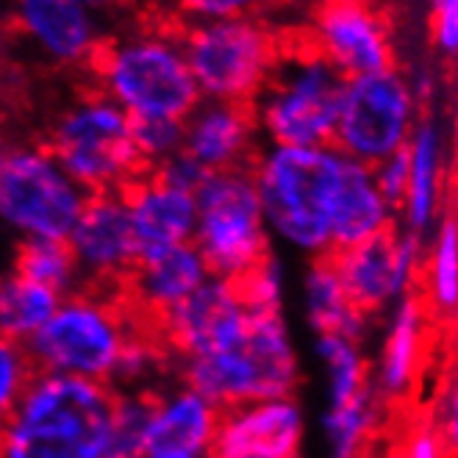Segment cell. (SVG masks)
Wrapping results in <instances>:
<instances>
[{
  "mask_svg": "<svg viewBox=\"0 0 458 458\" xmlns=\"http://www.w3.org/2000/svg\"><path fill=\"white\" fill-rule=\"evenodd\" d=\"M131 208L133 231H137L142 259L192 245L198 231V195L173 190L156 175L145 173L123 192ZM140 259V261H142Z\"/></svg>",
  "mask_w": 458,
  "mask_h": 458,
  "instance_id": "obj_22",
  "label": "cell"
},
{
  "mask_svg": "<svg viewBox=\"0 0 458 458\" xmlns=\"http://www.w3.org/2000/svg\"><path fill=\"white\" fill-rule=\"evenodd\" d=\"M239 289L245 294L250 311H269L281 314L284 309V289H286V269L278 256L264 259L248 278L239 281Z\"/></svg>",
  "mask_w": 458,
  "mask_h": 458,
  "instance_id": "obj_32",
  "label": "cell"
},
{
  "mask_svg": "<svg viewBox=\"0 0 458 458\" xmlns=\"http://www.w3.org/2000/svg\"><path fill=\"white\" fill-rule=\"evenodd\" d=\"M425 250L428 239L394 225L356 248L334 253V261L353 306L375 319L420 292Z\"/></svg>",
  "mask_w": 458,
  "mask_h": 458,
  "instance_id": "obj_12",
  "label": "cell"
},
{
  "mask_svg": "<svg viewBox=\"0 0 458 458\" xmlns=\"http://www.w3.org/2000/svg\"><path fill=\"white\" fill-rule=\"evenodd\" d=\"M12 25L22 42L56 67H92L103 47L98 14L78 0H12Z\"/></svg>",
  "mask_w": 458,
  "mask_h": 458,
  "instance_id": "obj_17",
  "label": "cell"
},
{
  "mask_svg": "<svg viewBox=\"0 0 458 458\" xmlns=\"http://www.w3.org/2000/svg\"><path fill=\"white\" fill-rule=\"evenodd\" d=\"M62 294L12 273L0 286V331L4 339L29 344L62 306Z\"/></svg>",
  "mask_w": 458,
  "mask_h": 458,
  "instance_id": "obj_27",
  "label": "cell"
},
{
  "mask_svg": "<svg viewBox=\"0 0 458 458\" xmlns=\"http://www.w3.org/2000/svg\"><path fill=\"white\" fill-rule=\"evenodd\" d=\"M434 428L447 458H458V384L447 381L437 400V417Z\"/></svg>",
  "mask_w": 458,
  "mask_h": 458,
  "instance_id": "obj_38",
  "label": "cell"
},
{
  "mask_svg": "<svg viewBox=\"0 0 458 458\" xmlns=\"http://www.w3.org/2000/svg\"><path fill=\"white\" fill-rule=\"evenodd\" d=\"M411 183L409 195L397 214V225L409 233L428 239L447 211L450 181V145L439 120L422 117L409 142Z\"/></svg>",
  "mask_w": 458,
  "mask_h": 458,
  "instance_id": "obj_21",
  "label": "cell"
},
{
  "mask_svg": "<svg viewBox=\"0 0 458 458\" xmlns=\"http://www.w3.org/2000/svg\"><path fill=\"white\" fill-rule=\"evenodd\" d=\"M142 322L131 306L120 303V294L78 289L67 294L53 319L25 347L39 372L112 386L125 344Z\"/></svg>",
  "mask_w": 458,
  "mask_h": 458,
  "instance_id": "obj_5",
  "label": "cell"
},
{
  "mask_svg": "<svg viewBox=\"0 0 458 458\" xmlns=\"http://www.w3.org/2000/svg\"><path fill=\"white\" fill-rule=\"evenodd\" d=\"M175 9L198 22H214V20H236V17H256L269 0H173Z\"/></svg>",
  "mask_w": 458,
  "mask_h": 458,
  "instance_id": "obj_34",
  "label": "cell"
},
{
  "mask_svg": "<svg viewBox=\"0 0 458 458\" xmlns=\"http://www.w3.org/2000/svg\"><path fill=\"white\" fill-rule=\"evenodd\" d=\"M394 458H447L434 422H417L400 439Z\"/></svg>",
  "mask_w": 458,
  "mask_h": 458,
  "instance_id": "obj_39",
  "label": "cell"
},
{
  "mask_svg": "<svg viewBox=\"0 0 458 458\" xmlns=\"http://www.w3.org/2000/svg\"><path fill=\"white\" fill-rule=\"evenodd\" d=\"M37 372L39 367L34 364L29 347L4 339L0 344V406H4V414L22 397V392L37 378Z\"/></svg>",
  "mask_w": 458,
  "mask_h": 458,
  "instance_id": "obj_33",
  "label": "cell"
},
{
  "mask_svg": "<svg viewBox=\"0 0 458 458\" xmlns=\"http://www.w3.org/2000/svg\"><path fill=\"white\" fill-rule=\"evenodd\" d=\"M208 278L211 269L200 250L195 245H181L142 259L125 284L123 298L145 322L156 326L161 317L190 301Z\"/></svg>",
  "mask_w": 458,
  "mask_h": 458,
  "instance_id": "obj_20",
  "label": "cell"
},
{
  "mask_svg": "<svg viewBox=\"0 0 458 458\" xmlns=\"http://www.w3.org/2000/svg\"><path fill=\"white\" fill-rule=\"evenodd\" d=\"M145 458H211V455H145Z\"/></svg>",
  "mask_w": 458,
  "mask_h": 458,
  "instance_id": "obj_42",
  "label": "cell"
},
{
  "mask_svg": "<svg viewBox=\"0 0 458 458\" xmlns=\"http://www.w3.org/2000/svg\"><path fill=\"white\" fill-rule=\"evenodd\" d=\"M45 145L89 195L125 192L148 173L133 142V120L100 92L64 106L50 123Z\"/></svg>",
  "mask_w": 458,
  "mask_h": 458,
  "instance_id": "obj_7",
  "label": "cell"
},
{
  "mask_svg": "<svg viewBox=\"0 0 458 458\" xmlns=\"http://www.w3.org/2000/svg\"><path fill=\"white\" fill-rule=\"evenodd\" d=\"M306 37L347 81L394 67L392 29L375 0H317Z\"/></svg>",
  "mask_w": 458,
  "mask_h": 458,
  "instance_id": "obj_13",
  "label": "cell"
},
{
  "mask_svg": "<svg viewBox=\"0 0 458 458\" xmlns=\"http://www.w3.org/2000/svg\"><path fill=\"white\" fill-rule=\"evenodd\" d=\"M375 183H378L381 195L386 198V203L400 214L403 203H406L409 195V183H411V158H409V148L400 150L389 158H384L381 165L372 167Z\"/></svg>",
  "mask_w": 458,
  "mask_h": 458,
  "instance_id": "obj_35",
  "label": "cell"
},
{
  "mask_svg": "<svg viewBox=\"0 0 458 458\" xmlns=\"http://www.w3.org/2000/svg\"><path fill=\"white\" fill-rule=\"evenodd\" d=\"M434 322L420 292L409 294L386 314L384 339L372 364V386L386 409L414 397L428 367Z\"/></svg>",
  "mask_w": 458,
  "mask_h": 458,
  "instance_id": "obj_18",
  "label": "cell"
},
{
  "mask_svg": "<svg viewBox=\"0 0 458 458\" xmlns=\"http://www.w3.org/2000/svg\"><path fill=\"white\" fill-rule=\"evenodd\" d=\"M14 273L59 292L62 298L84 289V278L67 239H20L14 250Z\"/></svg>",
  "mask_w": 458,
  "mask_h": 458,
  "instance_id": "obj_29",
  "label": "cell"
},
{
  "mask_svg": "<svg viewBox=\"0 0 458 458\" xmlns=\"http://www.w3.org/2000/svg\"><path fill=\"white\" fill-rule=\"evenodd\" d=\"M133 142H137V150L150 173L183 150V120H167V117L133 120Z\"/></svg>",
  "mask_w": 458,
  "mask_h": 458,
  "instance_id": "obj_31",
  "label": "cell"
},
{
  "mask_svg": "<svg viewBox=\"0 0 458 458\" xmlns=\"http://www.w3.org/2000/svg\"><path fill=\"white\" fill-rule=\"evenodd\" d=\"M186 59L203 100L248 103L264 92L284 47L259 17L198 22L183 34Z\"/></svg>",
  "mask_w": 458,
  "mask_h": 458,
  "instance_id": "obj_9",
  "label": "cell"
},
{
  "mask_svg": "<svg viewBox=\"0 0 458 458\" xmlns=\"http://www.w3.org/2000/svg\"><path fill=\"white\" fill-rule=\"evenodd\" d=\"M314 353L326 369L328 406H342V403L372 389V364L359 339L339 334L317 336Z\"/></svg>",
  "mask_w": 458,
  "mask_h": 458,
  "instance_id": "obj_28",
  "label": "cell"
},
{
  "mask_svg": "<svg viewBox=\"0 0 458 458\" xmlns=\"http://www.w3.org/2000/svg\"><path fill=\"white\" fill-rule=\"evenodd\" d=\"M78 4H84L92 14H106V12H112L114 6H120L123 0H78Z\"/></svg>",
  "mask_w": 458,
  "mask_h": 458,
  "instance_id": "obj_41",
  "label": "cell"
},
{
  "mask_svg": "<svg viewBox=\"0 0 458 458\" xmlns=\"http://www.w3.org/2000/svg\"><path fill=\"white\" fill-rule=\"evenodd\" d=\"M220 420L223 409L190 384L156 389L148 455H211Z\"/></svg>",
  "mask_w": 458,
  "mask_h": 458,
  "instance_id": "obj_23",
  "label": "cell"
},
{
  "mask_svg": "<svg viewBox=\"0 0 458 458\" xmlns=\"http://www.w3.org/2000/svg\"><path fill=\"white\" fill-rule=\"evenodd\" d=\"M303 309L314 336H350L364 342L372 319L364 317L342 284L334 256L311 259L303 273Z\"/></svg>",
  "mask_w": 458,
  "mask_h": 458,
  "instance_id": "obj_24",
  "label": "cell"
},
{
  "mask_svg": "<svg viewBox=\"0 0 458 458\" xmlns=\"http://www.w3.org/2000/svg\"><path fill=\"white\" fill-rule=\"evenodd\" d=\"M384 411L386 403L375 386L342 406H328L322 414L328 458H369V447L384 425Z\"/></svg>",
  "mask_w": 458,
  "mask_h": 458,
  "instance_id": "obj_26",
  "label": "cell"
},
{
  "mask_svg": "<svg viewBox=\"0 0 458 458\" xmlns=\"http://www.w3.org/2000/svg\"><path fill=\"white\" fill-rule=\"evenodd\" d=\"M353 161L336 145H264L253 175L273 239L309 261L334 256V220Z\"/></svg>",
  "mask_w": 458,
  "mask_h": 458,
  "instance_id": "obj_1",
  "label": "cell"
},
{
  "mask_svg": "<svg viewBox=\"0 0 458 458\" xmlns=\"http://www.w3.org/2000/svg\"><path fill=\"white\" fill-rule=\"evenodd\" d=\"M153 406H156V389L117 392L109 458H145L148 455Z\"/></svg>",
  "mask_w": 458,
  "mask_h": 458,
  "instance_id": "obj_30",
  "label": "cell"
},
{
  "mask_svg": "<svg viewBox=\"0 0 458 458\" xmlns=\"http://www.w3.org/2000/svg\"><path fill=\"white\" fill-rule=\"evenodd\" d=\"M422 123V100L400 67L347 81L334 145L367 167L406 150Z\"/></svg>",
  "mask_w": 458,
  "mask_h": 458,
  "instance_id": "obj_11",
  "label": "cell"
},
{
  "mask_svg": "<svg viewBox=\"0 0 458 458\" xmlns=\"http://www.w3.org/2000/svg\"><path fill=\"white\" fill-rule=\"evenodd\" d=\"M347 78L309 45L286 50L269 84L253 100L256 123L267 145L322 148L334 145Z\"/></svg>",
  "mask_w": 458,
  "mask_h": 458,
  "instance_id": "obj_6",
  "label": "cell"
},
{
  "mask_svg": "<svg viewBox=\"0 0 458 458\" xmlns=\"http://www.w3.org/2000/svg\"><path fill=\"white\" fill-rule=\"evenodd\" d=\"M455 326H458V319H455Z\"/></svg>",
  "mask_w": 458,
  "mask_h": 458,
  "instance_id": "obj_44",
  "label": "cell"
},
{
  "mask_svg": "<svg viewBox=\"0 0 458 458\" xmlns=\"http://www.w3.org/2000/svg\"><path fill=\"white\" fill-rule=\"evenodd\" d=\"M178 375L225 411L253 400L294 397L301 364L284 314L250 311L248 334L233 347L183 359L178 361Z\"/></svg>",
  "mask_w": 458,
  "mask_h": 458,
  "instance_id": "obj_4",
  "label": "cell"
},
{
  "mask_svg": "<svg viewBox=\"0 0 458 458\" xmlns=\"http://www.w3.org/2000/svg\"><path fill=\"white\" fill-rule=\"evenodd\" d=\"M256 112L248 103L203 100L183 120V150L198 158L208 173L253 167L264 145Z\"/></svg>",
  "mask_w": 458,
  "mask_h": 458,
  "instance_id": "obj_19",
  "label": "cell"
},
{
  "mask_svg": "<svg viewBox=\"0 0 458 458\" xmlns=\"http://www.w3.org/2000/svg\"><path fill=\"white\" fill-rule=\"evenodd\" d=\"M67 242L75 253L84 289L123 294L142 259L123 192L92 195Z\"/></svg>",
  "mask_w": 458,
  "mask_h": 458,
  "instance_id": "obj_14",
  "label": "cell"
},
{
  "mask_svg": "<svg viewBox=\"0 0 458 458\" xmlns=\"http://www.w3.org/2000/svg\"><path fill=\"white\" fill-rule=\"evenodd\" d=\"M430 42L445 59H458V0H430Z\"/></svg>",
  "mask_w": 458,
  "mask_h": 458,
  "instance_id": "obj_37",
  "label": "cell"
},
{
  "mask_svg": "<svg viewBox=\"0 0 458 458\" xmlns=\"http://www.w3.org/2000/svg\"><path fill=\"white\" fill-rule=\"evenodd\" d=\"M250 309L236 281L208 278L190 301L156 322L175 361L211 356L233 347L248 334Z\"/></svg>",
  "mask_w": 458,
  "mask_h": 458,
  "instance_id": "obj_15",
  "label": "cell"
},
{
  "mask_svg": "<svg viewBox=\"0 0 458 458\" xmlns=\"http://www.w3.org/2000/svg\"><path fill=\"white\" fill-rule=\"evenodd\" d=\"M306 414L294 397L253 400L225 409L211 458H301Z\"/></svg>",
  "mask_w": 458,
  "mask_h": 458,
  "instance_id": "obj_16",
  "label": "cell"
},
{
  "mask_svg": "<svg viewBox=\"0 0 458 458\" xmlns=\"http://www.w3.org/2000/svg\"><path fill=\"white\" fill-rule=\"evenodd\" d=\"M89 192L47 145L14 142L0 158V217L20 239H70Z\"/></svg>",
  "mask_w": 458,
  "mask_h": 458,
  "instance_id": "obj_10",
  "label": "cell"
},
{
  "mask_svg": "<svg viewBox=\"0 0 458 458\" xmlns=\"http://www.w3.org/2000/svg\"><path fill=\"white\" fill-rule=\"evenodd\" d=\"M114 400L109 384L37 372L4 417V458H109Z\"/></svg>",
  "mask_w": 458,
  "mask_h": 458,
  "instance_id": "obj_2",
  "label": "cell"
},
{
  "mask_svg": "<svg viewBox=\"0 0 458 458\" xmlns=\"http://www.w3.org/2000/svg\"><path fill=\"white\" fill-rule=\"evenodd\" d=\"M150 175H156L161 183L173 186V190L198 195V192L203 190V183L208 181L211 173L200 165L198 158H192L186 150H181V153H175L173 158H167L165 165H158L156 170H150Z\"/></svg>",
  "mask_w": 458,
  "mask_h": 458,
  "instance_id": "obj_36",
  "label": "cell"
},
{
  "mask_svg": "<svg viewBox=\"0 0 458 458\" xmlns=\"http://www.w3.org/2000/svg\"><path fill=\"white\" fill-rule=\"evenodd\" d=\"M192 245L214 278L242 281L273 256L261 192L253 167L211 173L198 192V231Z\"/></svg>",
  "mask_w": 458,
  "mask_h": 458,
  "instance_id": "obj_8",
  "label": "cell"
},
{
  "mask_svg": "<svg viewBox=\"0 0 458 458\" xmlns=\"http://www.w3.org/2000/svg\"><path fill=\"white\" fill-rule=\"evenodd\" d=\"M420 294L434 319H458V211L447 208L428 236Z\"/></svg>",
  "mask_w": 458,
  "mask_h": 458,
  "instance_id": "obj_25",
  "label": "cell"
},
{
  "mask_svg": "<svg viewBox=\"0 0 458 458\" xmlns=\"http://www.w3.org/2000/svg\"><path fill=\"white\" fill-rule=\"evenodd\" d=\"M92 75L98 92L131 120H186L203 103L183 37L170 31H133L112 39L92 62Z\"/></svg>",
  "mask_w": 458,
  "mask_h": 458,
  "instance_id": "obj_3",
  "label": "cell"
},
{
  "mask_svg": "<svg viewBox=\"0 0 458 458\" xmlns=\"http://www.w3.org/2000/svg\"><path fill=\"white\" fill-rule=\"evenodd\" d=\"M447 208L458 211V131L450 145V181H447Z\"/></svg>",
  "mask_w": 458,
  "mask_h": 458,
  "instance_id": "obj_40",
  "label": "cell"
},
{
  "mask_svg": "<svg viewBox=\"0 0 458 458\" xmlns=\"http://www.w3.org/2000/svg\"><path fill=\"white\" fill-rule=\"evenodd\" d=\"M450 381L458 384V356H455V364H453V372H450Z\"/></svg>",
  "mask_w": 458,
  "mask_h": 458,
  "instance_id": "obj_43",
  "label": "cell"
}]
</instances>
